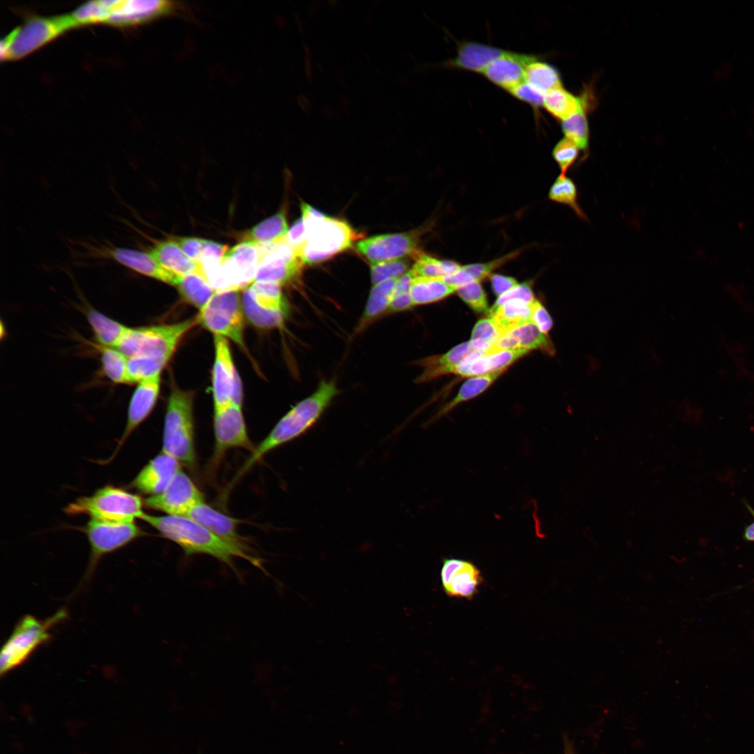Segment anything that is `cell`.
<instances>
[{
  "instance_id": "cell-1",
  "label": "cell",
  "mask_w": 754,
  "mask_h": 754,
  "mask_svg": "<svg viewBox=\"0 0 754 754\" xmlns=\"http://www.w3.org/2000/svg\"><path fill=\"white\" fill-rule=\"evenodd\" d=\"M140 519L158 531L162 537L177 544L186 556L209 555L235 573L237 570L234 559L242 558L265 572L261 560L251 554L247 545L223 539L187 517L145 513Z\"/></svg>"
},
{
  "instance_id": "cell-2",
  "label": "cell",
  "mask_w": 754,
  "mask_h": 754,
  "mask_svg": "<svg viewBox=\"0 0 754 754\" xmlns=\"http://www.w3.org/2000/svg\"><path fill=\"white\" fill-rule=\"evenodd\" d=\"M339 393L333 380H322L316 391L287 412L267 436L255 447L232 481L235 484L244 473L272 450L304 434L320 417Z\"/></svg>"
},
{
  "instance_id": "cell-3",
  "label": "cell",
  "mask_w": 754,
  "mask_h": 754,
  "mask_svg": "<svg viewBox=\"0 0 754 754\" xmlns=\"http://www.w3.org/2000/svg\"><path fill=\"white\" fill-rule=\"evenodd\" d=\"M161 452L195 468L197 456L192 392L177 387L172 390L166 407Z\"/></svg>"
},
{
  "instance_id": "cell-4",
  "label": "cell",
  "mask_w": 754,
  "mask_h": 754,
  "mask_svg": "<svg viewBox=\"0 0 754 754\" xmlns=\"http://www.w3.org/2000/svg\"><path fill=\"white\" fill-rule=\"evenodd\" d=\"M66 609H60L45 619L31 614L17 622L0 651L1 677L24 663L34 652L52 638V630L67 619Z\"/></svg>"
},
{
  "instance_id": "cell-5",
  "label": "cell",
  "mask_w": 754,
  "mask_h": 754,
  "mask_svg": "<svg viewBox=\"0 0 754 754\" xmlns=\"http://www.w3.org/2000/svg\"><path fill=\"white\" fill-rule=\"evenodd\" d=\"M145 501L138 495L112 485L104 486L93 494L76 498L64 508L69 515H87L90 519L111 522H135L141 519Z\"/></svg>"
},
{
  "instance_id": "cell-6",
  "label": "cell",
  "mask_w": 754,
  "mask_h": 754,
  "mask_svg": "<svg viewBox=\"0 0 754 754\" xmlns=\"http://www.w3.org/2000/svg\"><path fill=\"white\" fill-rule=\"evenodd\" d=\"M196 323L195 316L174 324L128 327L117 348L128 358L148 357L169 360L181 339Z\"/></svg>"
},
{
  "instance_id": "cell-7",
  "label": "cell",
  "mask_w": 754,
  "mask_h": 754,
  "mask_svg": "<svg viewBox=\"0 0 754 754\" xmlns=\"http://www.w3.org/2000/svg\"><path fill=\"white\" fill-rule=\"evenodd\" d=\"M76 27L71 14L50 17H33L1 40V59L22 58L65 31Z\"/></svg>"
},
{
  "instance_id": "cell-8",
  "label": "cell",
  "mask_w": 754,
  "mask_h": 754,
  "mask_svg": "<svg viewBox=\"0 0 754 754\" xmlns=\"http://www.w3.org/2000/svg\"><path fill=\"white\" fill-rule=\"evenodd\" d=\"M239 290L216 291L196 316L198 323L214 335L244 346V315Z\"/></svg>"
},
{
  "instance_id": "cell-9",
  "label": "cell",
  "mask_w": 754,
  "mask_h": 754,
  "mask_svg": "<svg viewBox=\"0 0 754 754\" xmlns=\"http://www.w3.org/2000/svg\"><path fill=\"white\" fill-rule=\"evenodd\" d=\"M83 532L90 546L89 561L84 577L85 582L90 579L99 561L105 555L126 546L146 534L135 522H111L95 519H90L87 522Z\"/></svg>"
},
{
  "instance_id": "cell-10",
  "label": "cell",
  "mask_w": 754,
  "mask_h": 754,
  "mask_svg": "<svg viewBox=\"0 0 754 754\" xmlns=\"http://www.w3.org/2000/svg\"><path fill=\"white\" fill-rule=\"evenodd\" d=\"M357 235L346 221L327 217L297 249L303 264L314 265L348 249Z\"/></svg>"
},
{
  "instance_id": "cell-11",
  "label": "cell",
  "mask_w": 754,
  "mask_h": 754,
  "mask_svg": "<svg viewBox=\"0 0 754 754\" xmlns=\"http://www.w3.org/2000/svg\"><path fill=\"white\" fill-rule=\"evenodd\" d=\"M214 433L212 468L218 466L228 450L244 448L251 453L255 449L247 432L241 406L233 403L214 408Z\"/></svg>"
},
{
  "instance_id": "cell-12",
  "label": "cell",
  "mask_w": 754,
  "mask_h": 754,
  "mask_svg": "<svg viewBox=\"0 0 754 754\" xmlns=\"http://www.w3.org/2000/svg\"><path fill=\"white\" fill-rule=\"evenodd\" d=\"M261 260L254 281L283 284L295 279L304 265L297 250L283 240L270 244H259Z\"/></svg>"
},
{
  "instance_id": "cell-13",
  "label": "cell",
  "mask_w": 754,
  "mask_h": 754,
  "mask_svg": "<svg viewBox=\"0 0 754 754\" xmlns=\"http://www.w3.org/2000/svg\"><path fill=\"white\" fill-rule=\"evenodd\" d=\"M145 505L168 515L186 516L197 504L204 501L202 491L182 470L159 494L144 500Z\"/></svg>"
},
{
  "instance_id": "cell-14",
  "label": "cell",
  "mask_w": 754,
  "mask_h": 754,
  "mask_svg": "<svg viewBox=\"0 0 754 754\" xmlns=\"http://www.w3.org/2000/svg\"><path fill=\"white\" fill-rule=\"evenodd\" d=\"M89 256L111 260L144 276L174 286L177 274L161 266L148 252L113 245L91 246Z\"/></svg>"
},
{
  "instance_id": "cell-15",
  "label": "cell",
  "mask_w": 754,
  "mask_h": 754,
  "mask_svg": "<svg viewBox=\"0 0 754 754\" xmlns=\"http://www.w3.org/2000/svg\"><path fill=\"white\" fill-rule=\"evenodd\" d=\"M420 230L373 236L359 241L356 250L371 263L417 256Z\"/></svg>"
},
{
  "instance_id": "cell-16",
  "label": "cell",
  "mask_w": 754,
  "mask_h": 754,
  "mask_svg": "<svg viewBox=\"0 0 754 754\" xmlns=\"http://www.w3.org/2000/svg\"><path fill=\"white\" fill-rule=\"evenodd\" d=\"M261 260L259 245L243 241L229 249L221 263L229 289L240 290L254 282Z\"/></svg>"
},
{
  "instance_id": "cell-17",
  "label": "cell",
  "mask_w": 754,
  "mask_h": 754,
  "mask_svg": "<svg viewBox=\"0 0 754 754\" xmlns=\"http://www.w3.org/2000/svg\"><path fill=\"white\" fill-rule=\"evenodd\" d=\"M176 8L168 0H114L106 23L131 26L170 14Z\"/></svg>"
},
{
  "instance_id": "cell-18",
  "label": "cell",
  "mask_w": 754,
  "mask_h": 754,
  "mask_svg": "<svg viewBox=\"0 0 754 754\" xmlns=\"http://www.w3.org/2000/svg\"><path fill=\"white\" fill-rule=\"evenodd\" d=\"M181 471L182 464L178 459L161 452L140 470L131 486L144 494L155 496L161 493Z\"/></svg>"
},
{
  "instance_id": "cell-19",
  "label": "cell",
  "mask_w": 754,
  "mask_h": 754,
  "mask_svg": "<svg viewBox=\"0 0 754 754\" xmlns=\"http://www.w3.org/2000/svg\"><path fill=\"white\" fill-rule=\"evenodd\" d=\"M215 358L212 371V392L214 408L232 403L237 373L227 339L214 336Z\"/></svg>"
},
{
  "instance_id": "cell-20",
  "label": "cell",
  "mask_w": 754,
  "mask_h": 754,
  "mask_svg": "<svg viewBox=\"0 0 754 754\" xmlns=\"http://www.w3.org/2000/svg\"><path fill=\"white\" fill-rule=\"evenodd\" d=\"M160 385L161 374L138 383L129 402L124 431L118 442L114 454L151 413L158 399Z\"/></svg>"
},
{
  "instance_id": "cell-21",
  "label": "cell",
  "mask_w": 754,
  "mask_h": 754,
  "mask_svg": "<svg viewBox=\"0 0 754 754\" xmlns=\"http://www.w3.org/2000/svg\"><path fill=\"white\" fill-rule=\"evenodd\" d=\"M536 60L533 56L506 52L483 71L485 77L509 91L524 82L526 67Z\"/></svg>"
},
{
  "instance_id": "cell-22",
  "label": "cell",
  "mask_w": 754,
  "mask_h": 754,
  "mask_svg": "<svg viewBox=\"0 0 754 754\" xmlns=\"http://www.w3.org/2000/svg\"><path fill=\"white\" fill-rule=\"evenodd\" d=\"M522 348L540 350L549 355L555 354V348L549 337L541 332L531 322L518 326L502 335L485 355L500 350Z\"/></svg>"
},
{
  "instance_id": "cell-23",
  "label": "cell",
  "mask_w": 754,
  "mask_h": 754,
  "mask_svg": "<svg viewBox=\"0 0 754 754\" xmlns=\"http://www.w3.org/2000/svg\"><path fill=\"white\" fill-rule=\"evenodd\" d=\"M185 517L223 539L246 545L237 532L239 521L214 509L204 501L195 505Z\"/></svg>"
},
{
  "instance_id": "cell-24",
  "label": "cell",
  "mask_w": 754,
  "mask_h": 754,
  "mask_svg": "<svg viewBox=\"0 0 754 754\" xmlns=\"http://www.w3.org/2000/svg\"><path fill=\"white\" fill-rule=\"evenodd\" d=\"M149 253L161 266L177 275L198 273L203 276L200 264L188 258L175 240L157 242Z\"/></svg>"
},
{
  "instance_id": "cell-25",
  "label": "cell",
  "mask_w": 754,
  "mask_h": 754,
  "mask_svg": "<svg viewBox=\"0 0 754 754\" xmlns=\"http://www.w3.org/2000/svg\"><path fill=\"white\" fill-rule=\"evenodd\" d=\"M506 52L481 43H464L459 47L457 54L450 64L454 67L483 73L491 62L503 56Z\"/></svg>"
},
{
  "instance_id": "cell-26",
  "label": "cell",
  "mask_w": 754,
  "mask_h": 754,
  "mask_svg": "<svg viewBox=\"0 0 754 754\" xmlns=\"http://www.w3.org/2000/svg\"><path fill=\"white\" fill-rule=\"evenodd\" d=\"M397 280L392 279L373 285L364 311L355 328V334L362 332L381 314L387 313Z\"/></svg>"
},
{
  "instance_id": "cell-27",
  "label": "cell",
  "mask_w": 754,
  "mask_h": 754,
  "mask_svg": "<svg viewBox=\"0 0 754 754\" xmlns=\"http://www.w3.org/2000/svg\"><path fill=\"white\" fill-rule=\"evenodd\" d=\"M531 304L520 300H510L489 311L502 335L531 322Z\"/></svg>"
},
{
  "instance_id": "cell-28",
  "label": "cell",
  "mask_w": 754,
  "mask_h": 754,
  "mask_svg": "<svg viewBox=\"0 0 754 754\" xmlns=\"http://www.w3.org/2000/svg\"><path fill=\"white\" fill-rule=\"evenodd\" d=\"M95 339L101 346L117 348L128 327L95 310L87 313Z\"/></svg>"
},
{
  "instance_id": "cell-29",
  "label": "cell",
  "mask_w": 754,
  "mask_h": 754,
  "mask_svg": "<svg viewBox=\"0 0 754 754\" xmlns=\"http://www.w3.org/2000/svg\"><path fill=\"white\" fill-rule=\"evenodd\" d=\"M175 286L186 302L199 310L207 304L216 293L205 278L198 273L178 275Z\"/></svg>"
},
{
  "instance_id": "cell-30",
  "label": "cell",
  "mask_w": 754,
  "mask_h": 754,
  "mask_svg": "<svg viewBox=\"0 0 754 754\" xmlns=\"http://www.w3.org/2000/svg\"><path fill=\"white\" fill-rule=\"evenodd\" d=\"M588 97V92L580 96L579 109L562 123V130L566 138L573 142L583 151L584 158L588 155L589 145V129L586 117L589 101Z\"/></svg>"
},
{
  "instance_id": "cell-31",
  "label": "cell",
  "mask_w": 754,
  "mask_h": 754,
  "mask_svg": "<svg viewBox=\"0 0 754 754\" xmlns=\"http://www.w3.org/2000/svg\"><path fill=\"white\" fill-rule=\"evenodd\" d=\"M442 277H415L411 283V296L414 306L439 301L457 291Z\"/></svg>"
},
{
  "instance_id": "cell-32",
  "label": "cell",
  "mask_w": 754,
  "mask_h": 754,
  "mask_svg": "<svg viewBox=\"0 0 754 754\" xmlns=\"http://www.w3.org/2000/svg\"><path fill=\"white\" fill-rule=\"evenodd\" d=\"M288 231L285 212L281 210L253 227L244 241L262 245L270 244L281 241Z\"/></svg>"
},
{
  "instance_id": "cell-33",
  "label": "cell",
  "mask_w": 754,
  "mask_h": 754,
  "mask_svg": "<svg viewBox=\"0 0 754 754\" xmlns=\"http://www.w3.org/2000/svg\"><path fill=\"white\" fill-rule=\"evenodd\" d=\"M242 304L247 319L258 327H278L284 322L286 311L269 309L258 305L249 287L245 288L242 293Z\"/></svg>"
},
{
  "instance_id": "cell-34",
  "label": "cell",
  "mask_w": 754,
  "mask_h": 754,
  "mask_svg": "<svg viewBox=\"0 0 754 754\" xmlns=\"http://www.w3.org/2000/svg\"><path fill=\"white\" fill-rule=\"evenodd\" d=\"M481 581L480 570L472 563L466 561L454 575L445 591L450 596L470 598L478 591Z\"/></svg>"
},
{
  "instance_id": "cell-35",
  "label": "cell",
  "mask_w": 754,
  "mask_h": 754,
  "mask_svg": "<svg viewBox=\"0 0 754 754\" xmlns=\"http://www.w3.org/2000/svg\"><path fill=\"white\" fill-rule=\"evenodd\" d=\"M505 370L496 371L487 374L473 376L467 380L460 387L458 394L438 412L434 420L448 413L463 401L471 399L483 392Z\"/></svg>"
},
{
  "instance_id": "cell-36",
  "label": "cell",
  "mask_w": 754,
  "mask_h": 754,
  "mask_svg": "<svg viewBox=\"0 0 754 754\" xmlns=\"http://www.w3.org/2000/svg\"><path fill=\"white\" fill-rule=\"evenodd\" d=\"M542 105L553 117L564 121L579 109L581 98L570 94L561 86L545 94Z\"/></svg>"
},
{
  "instance_id": "cell-37",
  "label": "cell",
  "mask_w": 754,
  "mask_h": 754,
  "mask_svg": "<svg viewBox=\"0 0 754 754\" xmlns=\"http://www.w3.org/2000/svg\"><path fill=\"white\" fill-rule=\"evenodd\" d=\"M525 80L543 94L562 86L559 74L556 68L547 63L537 60L532 61L526 67Z\"/></svg>"
},
{
  "instance_id": "cell-38",
  "label": "cell",
  "mask_w": 754,
  "mask_h": 754,
  "mask_svg": "<svg viewBox=\"0 0 754 754\" xmlns=\"http://www.w3.org/2000/svg\"><path fill=\"white\" fill-rule=\"evenodd\" d=\"M484 355V353L475 348L469 341L456 346L448 352L418 360L416 364L424 368L458 366L463 362Z\"/></svg>"
},
{
  "instance_id": "cell-39",
  "label": "cell",
  "mask_w": 754,
  "mask_h": 754,
  "mask_svg": "<svg viewBox=\"0 0 754 754\" xmlns=\"http://www.w3.org/2000/svg\"><path fill=\"white\" fill-rule=\"evenodd\" d=\"M549 199L570 207L581 219L586 221L587 216L578 202L577 188L574 182L566 175L560 174L549 188Z\"/></svg>"
},
{
  "instance_id": "cell-40",
  "label": "cell",
  "mask_w": 754,
  "mask_h": 754,
  "mask_svg": "<svg viewBox=\"0 0 754 754\" xmlns=\"http://www.w3.org/2000/svg\"><path fill=\"white\" fill-rule=\"evenodd\" d=\"M101 361L105 376L114 383L129 384L128 357L116 348L101 346Z\"/></svg>"
},
{
  "instance_id": "cell-41",
  "label": "cell",
  "mask_w": 754,
  "mask_h": 754,
  "mask_svg": "<svg viewBox=\"0 0 754 754\" xmlns=\"http://www.w3.org/2000/svg\"><path fill=\"white\" fill-rule=\"evenodd\" d=\"M168 361L163 358L148 357L128 358L127 370L129 384L138 383L147 378L161 374L163 369Z\"/></svg>"
},
{
  "instance_id": "cell-42",
  "label": "cell",
  "mask_w": 754,
  "mask_h": 754,
  "mask_svg": "<svg viewBox=\"0 0 754 754\" xmlns=\"http://www.w3.org/2000/svg\"><path fill=\"white\" fill-rule=\"evenodd\" d=\"M114 0L92 1L82 5L71 15L76 26L106 23Z\"/></svg>"
},
{
  "instance_id": "cell-43",
  "label": "cell",
  "mask_w": 754,
  "mask_h": 754,
  "mask_svg": "<svg viewBox=\"0 0 754 754\" xmlns=\"http://www.w3.org/2000/svg\"><path fill=\"white\" fill-rule=\"evenodd\" d=\"M249 288L258 305L269 309L286 311L280 284L254 281Z\"/></svg>"
},
{
  "instance_id": "cell-44",
  "label": "cell",
  "mask_w": 754,
  "mask_h": 754,
  "mask_svg": "<svg viewBox=\"0 0 754 754\" xmlns=\"http://www.w3.org/2000/svg\"><path fill=\"white\" fill-rule=\"evenodd\" d=\"M502 336L491 318H483L474 326L470 342L477 350L485 355L489 349Z\"/></svg>"
},
{
  "instance_id": "cell-45",
  "label": "cell",
  "mask_w": 754,
  "mask_h": 754,
  "mask_svg": "<svg viewBox=\"0 0 754 754\" xmlns=\"http://www.w3.org/2000/svg\"><path fill=\"white\" fill-rule=\"evenodd\" d=\"M406 260L397 259L371 263V280L373 285L398 279L408 272Z\"/></svg>"
},
{
  "instance_id": "cell-46",
  "label": "cell",
  "mask_w": 754,
  "mask_h": 754,
  "mask_svg": "<svg viewBox=\"0 0 754 754\" xmlns=\"http://www.w3.org/2000/svg\"><path fill=\"white\" fill-rule=\"evenodd\" d=\"M457 292L461 300L476 312L488 310L486 293L479 281H473L457 288Z\"/></svg>"
},
{
  "instance_id": "cell-47",
  "label": "cell",
  "mask_w": 754,
  "mask_h": 754,
  "mask_svg": "<svg viewBox=\"0 0 754 754\" xmlns=\"http://www.w3.org/2000/svg\"><path fill=\"white\" fill-rule=\"evenodd\" d=\"M579 150L577 146L566 138L559 141L555 145L552 155L560 168L561 174L566 175L575 163L579 156Z\"/></svg>"
},
{
  "instance_id": "cell-48",
  "label": "cell",
  "mask_w": 754,
  "mask_h": 754,
  "mask_svg": "<svg viewBox=\"0 0 754 754\" xmlns=\"http://www.w3.org/2000/svg\"><path fill=\"white\" fill-rule=\"evenodd\" d=\"M415 277L436 278L445 276L442 260L420 253L411 269Z\"/></svg>"
},
{
  "instance_id": "cell-49",
  "label": "cell",
  "mask_w": 754,
  "mask_h": 754,
  "mask_svg": "<svg viewBox=\"0 0 754 754\" xmlns=\"http://www.w3.org/2000/svg\"><path fill=\"white\" fill-rule=\"evenodd\" d=\"M518 254V251H515L490 262L474 263L461 266V269L467 272L474 281L480 282L486 277H489L491 274L492 271L501 267L508 261L511 260L517 256Z\"/></svg>"
},
{
  "instance_id": "cell-50",
  "label": "cell",
  "mask_w": 754,
  "mask_h": 754,
  "mask_svg": "<svg viewBox=\"0 0 754 754\" xmlns=\"http://www.w3.org/2000/svg\"><path fill=\"white\" fill-rule=\"evenodd\" d=\"M510 92L520 101L526 102L533 107L537 108L543 104L545 94L526 82H522Z\"/></svg>"
},
{
  "instance_id": "cell-51",
  "label": "cell",
  "mask_w": 754,
  "mask_h": 754,
  "mask_svg": "<svg viewBox=\"0 0 754 754\" xmlns=\"http://www.w3.org/2000/svg\"><path fill=\"white\" fill-rule=\"evenodd\" d=\"M510 300H520L532 304L535 300L531 285L527 283L518 284L515 287L502 294L496 300L494 307L498 306Z\"/></svg>"
},
{
  "instance_id": "cell-52",
  "label": "cell",
  "mask_w": 754,
  "mask_h": 754,
  "mask_svg": "<svg viewBox=\"0 0 754 754\" xmlns=\"http://www.w3.org/2000/svg\"><path fill=\"white\" fill-rule=\"evenodd\" d=\"M531 322L547 334L553 326V320L545 307L536 299L531 304Z\"/></svg>"
},
{
  "instance_id": "cell-53",
  "label": "cell",
  "mask_w": 754,
  "mask_h": 754,
  "mask_svg": "<svg viewBox=\"0 0 754 754\" xmlns=\"http://www.w3.org/2000/svg\"><path fill=\"white\" fill-rule=\"evenodd\" d=\"M307 238L306 230L301 217L294 222L282 240L297 250L304 244Z\"/></svg>"
},
{
  "instance_id": "cell-54",
  "label": "cell",
  "mask_w": 754,
  "mask_h": 754,
  "mask_svg": "<svg viewBox=\"0 0 754 754\" xmlns=\"http://www.w3.org/2000/svg\"><path fill=\"white\" fill-rule=\"evenodd\" d=\"M301 211L307 235L327 217L304 202H301Z\"/></svg>"
},
{
  "instance_id": "cell-55",
  "label": "cell",
  "mask_w": 754,
  "mask_h": 754,
  "mask_svg": "<svg viewBox=\"0 0 754 754\" xmlns=\"http://www.w3.org/2000/svg\"><path fill=\"white\" fill-rule=\"evenodd\" d=\"M176 242L188 258L199 263L203 249L204 239L197 237H181Z\"/></svg>"
},
{
  "instance_id": "cell-56",
  "label": "cell",
  "mask_w": 754,
  "mask_h": 754,
  "mask_svg": "<svg viewBox=\"0 0 754 754\" xmlns=\"http://www.w3.org/2000/svg\"><path fill=\"white\" fill-rule=\"evenodd\" d=\"M228 250V248L226 245L204 239L203 249L199 263L207 260H221Z\"/></svg>"
},
{
  "instance_id": "cell-57",
  "label": "cell",
  "mask_w": 754,
  "mask_h": 754,
  "mask_svg": "<svg viewBox=\"0 0 754 754\" xmlns=\"http://www.w3.org/2000/svg\"><path fill=\"white\" fill-rule=\"evenodd\" d=\"M489 277L492 290L498 297L518 285L517 280L511 276L492 274Z\"/></svg>"
},
{
  "instance_id": "cell-58",
  "label": "cell",
  "mask_w": 754,
  "mask_h": 754,
  "mask_svg": "<svg viewBox=\"0 0 754 754\" xmlns=\"http://www.w3.org/2000/svg\"><path fill=\"white\" fill-rule=\"evenodd\" d=\"M466 561L459 559H445L441 568V581L444 590L449 585L454 575L464 566Z\"/></svg>"
},
{
  "instance_id": "cell-59",
  "label": "cell",
  "mask_w": 754,
  "mask_h": 754,
  "mask_svg": "<svg viewBox=\"0 0 754 754\" xmlns=\"http://www.w3.org/2000/svg\"><path fill=\"white\" fill-rule=\"evenodd\" d=\"M414 306L411 293L394 295L392 297L387 313H398Z\"/></svg>"
},
{
  "instance_id": "cell-60",
  "label": "cell",
  "mask_w": 754,
  "mask_h": 754,
  "mask_svg": "<svg viewBox=\"0 0 754 754\" xmlns=\"http://www.w3.org/2000/svg\"><path fill=\"white\" fill-rule=\"evenodd\" d=\"M744 536L746 540L754 542V522L745 528Z\"/></svg>"
},
{
  "instance_id": "cell-61",
  "label": "cell",
  "mask_w": 754,
  "mask_h": 754,
  "mask_svg": "<svg viewBox=\"0 0 754 754\" xmlns=\"http://www.w3.org/2000/svg\"><path fill=\"white\" fill-rule=\"evenodd\" d=\"M565 753L566 754H573L571 748H568L566 746V753Z\"/></svg>"
}]
</instances>
